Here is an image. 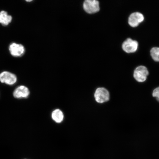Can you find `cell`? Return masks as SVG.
Here are the masks:
<instances>
[{"label": "cell", "instance_id": "cell-1", "mask_svg": "<svg viewBox=\"0 0 159 159\" xmlns=\"http://www.w3.org/2000/svg\"><path fill=\"white\" fill-rule=\"evenodd\" d=\"M148 74V71L146 67L143 66H140L137 67L135 70L134 76L137 81L143 83L146 80Z\"/></svg>", "mask_w": 159, "mask_h": 159}, {"label": "cell", "instance_id": "cell-5", "mask_svg": "<svg viewBox=\"0 0 159 159\" xmlns=\"http://www.w3.org/2000/svg\"><path fill=\"white\" fill-rule=\"evenodd\" d=\"M10 53L14 57H20L25 52V49L24 46L21 44L13 43L9 45Z\"/></svg>", "mask_w": 159, "mask_h": 159}, {"label": "cell", "instance_id": "cell-6", "mask_svg": "<svg viewBox=\"0 0 159 159\" xmlns=\"http://www.w3.org/2000/svg\"><path fill=\"white\" fill-rule=\"evenodd\" d=\"M122 48L126 52L133 53L137 51L138 47V43L136 41L129 38L125 41L122 44Z\"/></svg>", "mask_w": 159, "mask_h": 159}, {"label": "cell", "instance_id": "cell-3", "mask_svg": "<svg viewBox=\"0 0 159 159\" xmlns=\"http://www.w3.org/2000/svg\"><path fill=\"white\" fill-rule=\"evenodd\" d=\"M17 81V77L13 73L8 71H4L0 73V81L2 83L13 85Z\"/></svg>", "mask_w": 159, "mask_h": 159}, {"label": "cell", "instance_id": "cell-9", "mask_svg": "<svg viewBox=\"0 0 159 159\" xmlns=\"http://www.w3.org/2000/svg\"><path fill=\"white\" fill-rule=\"evenodd\" d=\"M12 20V17L4 11L0 12V24L4 26L9 25Z\"/></svg>", "mask_w": 159, "mask_h": 159}, {"label": "cell", "instance_id": "cell-10", "mask_svg": "<svg viewBox=\"0 0 159 159\" xmlns=\"http://www.w3.org/2000/svg\"><path fill=\"white\" fill-rule=\"evenodd\" d=\"M52 117L55 122L60 123L63 120V114L62 112L59 109H56L52 112Z\"/></svg>", "mask_w": 159, "mask_h": 159}, {"label": "cell", "instance_id": "cell-4", "mask_svg": "<svg viewBox=\"0 0 159 159\" xmlns=\"http://www.w3.org/2000/svg\"><path fill=\"white\" fill-rule=\"evenodd\" d=\"M94 97L97 102L99 103H104L109 100V93L106 89L99 88L95 91Z\"/></svg>", "mask_w": 159, "mask_h": 159}, {"label": "cell", "instance_id": "cell-13", "mask_svg": "<svg viewBox=\"0 0 159 159\" xmlns=\"http://www.w3.org/2000/svg\"><path fill=\"white\" fill-rule=\"evenodd\" d=\"M32 1H26V2H31Z\"/></svg>", "mask_w": 159, "mask_h": 159}, {"label": "cell", "instance_id": "cell-11", "mask_svg": "<svg viewBox=\"0 0 159 159\" xmlns=\"http://www.w3.org/2000/svg\"><path fill=\"white\" fill-rule=\"evenodd\" d=\"M151 55L155 61H159V48L154 47L151 49Z\"/></svg>", "mask_w": 159, "mask_h": 159}, {"label": "cell", "instance_id": "cell-12", "mask_svg": "<svg viewBox=\"0 0 159 159\" xmlns=\"http://www.w3.org/2000/svg\"><path fill=\"white\" fill-rule=\"evenodd\" d=\"M152 95L159 102V87L154 89L152 91Z\"/></svg>", "mask_w": 159, "mask_h": 159}, {"label": "cell", "instance_id": "cell-7", "mask_svg": "<svg viewBox=\"0 0 159 159\" xmlns=\"http://www.w3.org/2000/svg\"><path fill=\"white\" fill-rule=\"evenodd\" d=\"M30 94L29 89L25 85H20L16 88L13 93L14 97L18 99L25 98Z\"/></svg>", "mask_w": 159, "mask_h": 159}, {"label": "cell", "instance_id": "cell-2", "mask_svg": "<svg viewBox=\"0 0 159 159\" xmlns=\"http://www.w3.org/2000/svg\"><path fill=\"white\" fill-rule=\"evenodd\" d=\"M83 8L85 11L89 14H93L99 11V2L95 0H86L83 3Z\"/></svg>", "mask_w": 159, "mask_h": 159}, {"label": "cell", "instance_id": "cell-8", "mask_svg": "<svg viewBox=\"0 0 159 159\" xmlns=\"http://www.w3.org/2000/svg\"><path fill=\"white\" fill-rule=\"evenodd\" d=\"M144 17L142 13L138 12L133 13L128 19L129 25L132 27L138 26L139 24L144 20Z\"/></svg>", "mask_w": 159, "mask_h": 159}]
</instances>
